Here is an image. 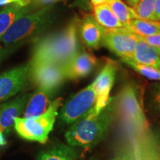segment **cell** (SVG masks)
I'll return each instance as SVG.
<instances>
[{"label": "cell", "instance_id": "1", "mask_svg": "<svg viewBox=\"0 0 160 160\" xmlns=\"http://www.w3.org/2000/svg\"><path fill=\"white\" fill-rule=\"evenodd\" d=\"M80 21L74 18L59 31L37 39L29 64L53 63L62 65L79 53Z\"/></svg>", "mask_w": 160, "mask_h": 160}, {"label": "cell", "instance_id": "2", "mask_svg": "<svg viewBox=\"0 0 160 160\" xmlns=\"http://www.w3.org/2000/svg\"><path fill=\"white\" fill-rule=\"evenodd\" d=\"M115 117L113 97L99 113L92 109L87 114L70 125L65 137L68 145L83 149H91L99 143L108 131Z\"/></svg>", "mask_w": 160, "mask_h": 160}, {"label": "cell", "instance_id": "3", "mask_svg": "<svg viewBox=\"0 0 160 160\" xmlns=\"http://www.w3.org/2000/svg\"><path fill=\"white\" fill-rule=\"evenodd\" d=\"M57 17L55 5L41 8L19 17L0 37L3 48L19 45L21 42L39 34L49 28Z\"/></svg>", "mask_w": 160, "mask_h": 160}, {"label": "cell", "instance_id": "4", "mask_svg": "<svg viewBox=\"0 0 160 160\" xmlns=\"http://www.w3.org/2000/svg\"><path fill=\"white\" fill-rule=\"evenodd\" d=\"M115 117L119 119L122 131H144L151 128L140 99L137 88L132 83L126 84L113 97Z\"/></svg>", "mask_w": 160, "mask_h": 160}, {"label": "cell", "instance_id": "5", "mask_svg": "<svg viewBox=\"0 0 160 160\" xmlns=\"http://www.w3.org/2000/svg\"><path fill=\"white\" fill-rule=\"evenodd\" d=\"M62 105V99L59 97L53 100L47 111L39 117L17 118L13 126L16 132L20 137L26 140L45 144L53 128Z\"/></svg>", "mask_w": 160, "mask_h": 160}, {"label": "cell", "instance_id": "6", "mask_svg": "<svg viewBox=\"0 0 160 160\" xmlns=\"http://www.w3.org/2000/svg\"><path fill=\"white\" fill-rule=\"evenodd\" d=\"M122 153L129 160H160V141L151 128L144 131H122Z\"/></svg>", "mask_w": 160, "mask_h": 160}, {"label": "cell", "instance_id": "7", "mask_svg": "<svg viewBox=\"0 0 160 160\" xmlns=\"http://www.w3.org/2000/svg\"><path fill=\"white\" fill-rule=\"evenodd\" d=\"M96 101L97 94L92 82L70 97L67 102L62 105L59 120L64 125H71L80 118L87 114L94 107Z\"/></svg>", "mask_w": 160, "mask_h": 160}, {"label": "cell", "instance_id": "8", "mask_svg": "<svg viewBox=\"0 0 160 160\" xmlns=\"http://www.w3.org/2000/svg\"><path fill=\"white\" fill-rule=\"evenodd\" d=\"M137 43V36L125 28H102V45L119 57L122 61L133 60Z\"/></svg>", "mask_w": 160, "mask_h": 160}, {"label": "cell", "instance_id": "9", "mask_svg": "<svg viewBox=\"0 0 160 160\" xmlns=\"http://www.w3.org/2000/svg\"><path fill=\"white\" fill-rule=\"evenodd\" d=\"M117 71V63L111 59H108L99 74L93 81L97 94V101L94 107L92 108L93 113H99L108 104Z\"/></svg>", "mask_w": 160, "mask_h": 160}, {"label": "cell", "instance_id": "10", "mask_svg": "<svg viewBox=\"0 0 160 160\" xmlns=\"http://www.w3.org/2000/svg\"><path fill=\"white\" fill-rule=\"evenodd\" d=\"M30 65L26 64L0 73V103L19 93L29 79Z\"/></svg>", "mask_w": 160, "mask_h": 160}, {"label": "cell", "instance_id": "11", "mask_svg": "<svg viewBox=\"0 0 160 160\" xmlns=\"http://www.w3.org/2000/svg\"><path fill=\"white\" fill-rule=\"evenodd\" d=\"M29 65V79L37 87L43 86L57 90L65 80L61 65L53 63Z\"/></svg>", "mask_w": 160, "mask_h": 160}, {"label": "cell", "instance_id": "12", "mask_svg": "<svg viewBox=\"0 0 160 160\" xmlns=\"http://www.w3.org/2000/svg\"><path fill=\"white\" fill-rule=\"evenodd\" d=\"M97 59L87 52H79L61 65L65 79H79L87 77L96 67Z\"/></svg>", "mask_w": 160, "mask_h": 160}, {"label": "cell", "instance_id": "13", "mask_svg": "<svg viewBox=\"0 0 160 160\" xmlns=\"http://www.w3.org/2000/svg\"><path fill=\"white\" fill-rule=\"evenodd\" d=\"M31 93H22L0 105V132L8 133L14 126L15 120L23 113Z\"/></svg>", "mask_w": 160, "mask_h": 160}, {"label": "cell", "instance_id": "14", "mask_svg": "<svg viewBox=\"0 0 160 160\" xmlns=\"http://www.w3.org/2000/svg\"><path fill=\"white\" fill-rule=\"evenodd\" d=\"M56 90L40 86L31 93L24 109L23 118H34L42 115L51 105Z\"/></svg>", "mask_w": 160, "mask_h": 160}, {"label": "cell", "instance_id": "15", "mask_svg": "<svg viewBox=\"0 0 160 160\" xmlns=\"http://www.w3.org/2000/svg\"><path fill=\"white\" fill-rule=\"evenodd\" d=\"M37 160H82L74 148L61 142H55L38 153Z\"/></svg>", "mask_w": 160, "mask_h": 160}, {"label": "cell", "instance_id": "16", "mask_svg": "<svg viewBox=\"0 0 160 160\" xmlns=\"http://www.w3.org/2000/svg\"><path fill=\"white\" fill-rule=\"evenodd\" d=\"M79 32L85 45L91 49H98L102 45V28L93 17L88 16L80 23Z\"/></svg>", "mask_w": 160, "mask_h": 160}, {"label": "cell", "instance_id": "17", "mask_svg": "<svg viewBox=\"0 0 160 160\" xmlns=\"http://www.w3.org/2000/svg\"><path fill=\"white\" fill-rule=\"evenodd\" d=\"M31 8V5H24L21 4L5 6L0 11V37L9 29L16 20L30 13Z\"/></svg>", "mask_w": 160, "mask_h": 160}, {"label": "cell", "instance_id": "18", "mask_svg": "<svg viewBox=\"0 0 160 160\" xmlns=\"http://www.w3.org/2000/svg\"><path fill=\"white\" fill-rule=\"evenodd\" d=\"M132 61L160 69V56L158 54L157 50L138 37Z\"/></svg>", "mask_w": 160, "mask_h": 160}, {"label": "cell", "instance_id": "19", "mask_svg": "<svg viewBox=\"0 0 160 160\" xmlns=\"http://www.w3.org/2000/svg\"><path fill=\"white\" fill-rule=\"evenodd\" d=\"M93 13L96 22L104 29L111 30L124 28L106 2L93 6Z\"/></svg>", "mask_w": 160, "mask_h": 160}, {"label": "cell", "instance_id": "20", "mask_svg": "<svg viewBox=\"0 0 160 160\" xmlns=\"http://www.w3.org/2000/svg\"><path fill=\"white\" fill-rule=\"evenodd\" d=\"M125 28L138 37H147L160 33V22L140 19H132Z\"/></svg>", "mask_w": 160, "mask_h": 160}, {"label": "cell", "instance_id": "21", "mask_svg": "<svg viewBox=\"0 0 160 160\" xmlns=\"http://www.w3.org/2000/svg\"><path fill=\"white\" fill-rule=\"evenodd\" d=\"M106 3L124 28L127 27L132 19H138L133 8L122 0H107Z\"/></svg>", "mask_w": 160, "mask_h": 160}, {"label": "cell", "instance_id": "22", "mask_svg": "<svg viewBox=\"0 0 160 160\" xmlns=\"http://www.w3.org/2000/svg\"><path fill=\"white\" fill-rule=\"evenodd\" d=\"M154 4L155 0H139L132 8L138 19L155 21Z\"/></svg>", "mask_w": 160, "mask_h": 160}, {"label": "cell", "instance_id": "23", "mask_svg": "<svg viewBox=\"0 0 160 160\" xmlns=\"http://www.w3.org/2000/svg\"><path fill=\"white\" fill-rule=\"evenodd\" d=\"M124 63L128 65L138 73L148 79L160 82V69L151 67V66L142 65L135 62L132 60H124Z\"/></svg>", "mask_w": 160, "mask_h": 160}, {"label": "cell", "instance_id": "24", "mask_svg": "<svg viewBox=\"0 0 160 160\" xmlns=\"http://www.w3.org/2000/svg\"><path fill=\"white\" fill-rule=\"evenodd\" d=\"M151 102L155 111L160 113V82L152 85L151 88Z\"/></svg>", "mask_w": 160, "mask_h": 160}, {"label": "cell", "instance_id": "25", "mask_svg": "<svg viewBox=\"0 0 160 160\" xmlns=\"http://www.w3.org/2000/svg\"><path fill=\"white\" fill-rule=\"evenodd\" d=\"M65 1L67 0H31V5L32 8H37L39 9L45 6L55 5L60 2Z\"/></svg>", "mask_w": 160, "mask_h": 160}, {"label": "cell", "instance_id": "26", "mask_svg": "<svg viewBox=\"0 0 160 160\" xmlns=\"http://www.w3.org/2000/svg\"><path fill=\"white\" fill-rule=\"evenodd\" d=\"M137 37L145 42L151 45L152 47L160 48V33L152 36H147V37H138V36H137Z\"/></svg>", "mask_w": 160, "mask_h": 160}, {"label": "cell", "instance_id": "27", "mask_svg": "<svg viewBox=\"0 0 160 160\" xmlns=\"http://www.w3.org/2000/svg\"><path fill=\"white\" fill-rule=\"evenodd\" d=\"M13 4H21L24 5H31V0H0V6H7Z\"/></svg>", "mask_w": 160, "mask_h": 160}, {"label": "cell", "instance_id": "28", "mask_svg": "<svg viewBox=\"0 0 160 160\" xmlns=\"http://www.w3.org/2000/svg\"><path fill=\"white\" fill-rule=\"evenodd\" d=\"M17 45L16 46H11V47L8 48H0V63L5 59L9 54L14 51L15 48H17Z\"/></svg>", "mask_w": 160, "mask_h": 160}, {"label": "cell", "instance_id": "29", "mask_svg": "<svg viewBox=\"0 0 160 160\" xmlns=\"http://www.w3.org/2000/svg\"><path fill=\"white\" fill-rule=\"evenodd\" d=\"M154 19L155 21L160 22V0H155Z\"/></svg>", "mask_w": 160, "mask_h": 160}, {"label": "cell", "instance_id": "30", "mask_svg": "<svg viewBox=\"0 0 160 160\" xmlns=\"http://www.w3.org/2000/svg\"><path fill=\"white\" fill-rule=\"evenodd\" d=\"M125 2H127V5L130 6L131 8L134 7V6L137 5V3L139 0H125Z\"/></svg>", "mask_w": 160, "mask_h": 160}, {"label": "cell", "instance_id": "31", "mask_svg": "<svg viewBox=\"0 0 160 160\" xmlns=\"http://www.w3.org/2000/svg\"><path fill=\"white\" fill-rule=\"evenodd\" d=\"M111 160H128V157L125 153H122V154L119 156V157H116L114 159H111Z\"/></svg>", "mask_w": 160, "mask_h": 160}, {"label": "cell", "instance_id": "32", "mask_svg": "<svg viewBox=\"0 0 160 160\" xmlns=\"http://www.w3.org/2000/svg\"><path fill=\"white\" fill-rule=\"evenodd\" d=\"M91 1V2L93 6L94 5H99V4H102V3H105L106 2V1L107 0H90Z\"/></svg>", "mask_w": 160, "mask_h": 160}, {"label": "cell", "instance_id": "33", "mask_svg": "<svg viewBox=\"0 0 160 160\" xmlns=\"http://www.w3.org/2000/svg\"><path fill=\"white\" fill-rule=\"evenodd\" d=\"M156 48V50H157L158 54L160 56V48Z\"/></svg>", "mask_w": 160, "mask_h": 160}, {"label": "cell", "instance_id": "34", "mask_svg": "<svg viewBox=\"0 0 160 160\" xmlns=\"http://www.w3.org/2000/svg\"><path fill=\"white\" fill-rule=\"evenodd\" d=\"M126 155V154H125ZM126 156H127V155H126ZM127 157H128V156H127ZM128 160H129V158H128Z\"/></svg>", "mask_w": 160, "mask_h": 160}]
</instances>
